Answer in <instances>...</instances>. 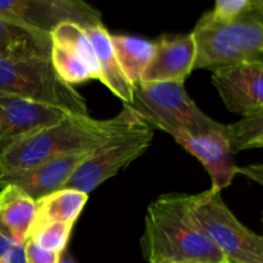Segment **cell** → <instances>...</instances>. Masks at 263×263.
Segmentation results:
<instances>
[{"mask_svg":"<svg viewBox=\"0 0 263 263\" xmlns=\"http://www.w3.org/2000/svg\"><path fill=\"white\" fill-rule=\"evenodd\" d=\"M140 118L126 105L110 120H95L89 115L67 116L4 152L0 156V176L32 168L67 154L94 151Z\"/></svg>","mask_w":263,"mask_h":263,"instance_id":"cell-1","label":"cell"},{"mask_svg":"<svg viewBox=\"0 0 263 263\" xmlns=\"http://www.w3.org/2000/svg\"><path fill=\"white\" fill-rule=\"evenodd\" d=\"M144 258L157 261H225L190 215L186 194H163L148 207L140 241Z\"/></svg>","mask_w":263,"mask_h":263,"instance_id":"cell-2","label":"cell"},{"mask_svg":"<svg viewBox=\"0 0 263 263\" xmlns=\"http://www.w3.org/2000/svg\"><path fill=\"white\" fill-rule=\"evenodd\" d=\"M190 33L197 48L193 71L263 61L262 0H252L251 7L231 21L205 13Z\"/></svg>","mask_w":263,"mask_h":263,"instance_id":"cell-3","label":"cell"},{"mask_svg":"<svg viewBox=\"0 0 263 263\" xmlns=\"http://www.w3.org/2000/svg\"><path fill=\"white\" fill-rule=\"evenodd\" d=\"M185 82H139L128 107L151 127L171 136L185 133L200 135L222 130V123L208 117L187 95Z\"/></svg>","mask_w":263,"mask_h":263,"instance_id":"cell-4","label":"cell"},{"mask_svg":"<svg viewBox=\"0 0 263 263\" xmlns=\"http://www.w3.org/2000/svg\"><path fill=\"white\" fill-rule=\"evenodd\" d=\"M190 215L226 261L263 263V238L240 222L225 204L221 190L187 195Z\"/></svg>","mask_w":263,"mask_h":263,"instance_id":"cell-5","label":"cell"},{"mask_svg":"<svg viewBox=\"0 0 263 263\" xmlns=\"http://www.w3.org/2000/svg\"><path fill=\"white\" fill-rule=\"evenodd\" d=\"M0 92L54 105L71 115H89L85 98L58 76L50 58H0Z\"/></svg>","mask_w":263,"mask_h":263,"instance_id":"cell-6","label":"cell"},{"mask_svg":"<svg viewBox=\"0 0 263 263\" xmlns=\"http://www.w3.org/2000/svg\"><path fill=\"white\" fill-rule=\"evenodd\" d=\"M153 135V127L140 118L92 151L74 170L64 187L90 194L99 185L143 156L151 146Z\"/></svg>","mask_w":263,"mask_h":263,"instance_id":"cell-7","label":"cell"},{"mask_svg":"<svg viewBox=\"0 0 263 263\" xmlns=\"http://www.w3.org/2000/svg\"><path fill=\"white\" fill-rule=\"evenodd\" d=\"M0 18L50 33L62 22L91 27L102 14L85 0H0Z\"/></svg>","mask_w":263,"mask_h":263,"instance_id":"cell-8","label":"cell"},{"mask_svg":"<svg viewBox=\"0 0 263 263\" xmlns=\"http://www.w3.org/2000/svg\"><path fill=\"white\" fill-rule=\"evenodd\" d=\"M69 115L54 105L0 92V156L41 128L61 122Z\"/></svg>","mask_w":263,"mask_h":263,"instance_id":"cell-9","label":"cell"},{"mask_svg":"<svg viewBox=\"0 0 263 263\" xmlns=\"http://www.w3.org/2000/svg\"><path fill=\"white\" fill-rule=\"evenodd\" d=\"M211 80L230 112L243 117L263 113V61L220 67Z\"/></svg>","mask_w":263,"mask_h":263,"instance_id":"cell-10","label":"cell"},{"mask_svg":"<svg viewBox=\"0 0 263 263\" xmlns=\"http://www.w3.org/2000/svg\"><path fill=\"white\" fill-rule=\"evenodd\" d=\"M91 152L67 154L37 164L32 168L0 176V187L14 185L33 200H37L50 193L64 189L74 170L90 156Z\"/></svg>","mask_w":263,"mask_h":263,"instance_id":"cell-11","label":"cell"},{"mask_svg":"<svg viewBox=\"0 0 263 263\" xmlns=\"http://www.w3.org/2000/svg\"><path fill=\"white\" fill-rule=\"evenodd\" d=\"M153 44V55L140 82H185L197 55L192 33L162 35Z\"/></svg>","mask_w":263,"mask_h":263,"instance_id":"cell-12","label":"cell"},{"mask_svg":"<svg viewBox=\"0 0 263 263\" xmlns=\"http://www.w3.org/2000/svg\"><path fill=\"white\" fill-rule=\"evenodd\" d=\"M222 130L210 131L200 135L180 133L172 138L177 144L186 149L192 156L199 159L212 179V187L221 190L228 187L238 172H241L233 161L228 140Z\"/></svg>","mask_w":263,"mask_h":263,"instance_id":"cell-13","label":"cell"},{"mask_svg":"<svg viewBox=\"0 0 263 263\" xmlns=\"http://www.w3.org/2000/svg\"><path fill=\"white\" fill-rule=\"evenodd\" d=\"M50 33L0 18V58L10 61L50 58Z\"/></svg>","mask_w":263,"mask_h":263,"instance_id":"cell-14","label":"cell"},{"mask_svg":"<svg viewBox=\"0 0 263 263\" xmlns=\"http://www.w3.org/2000/svg\"><path fill=\"white\" fill-rule=\"evenodd\" d=\"M94 48L102 81L116 97L122 100L123 105L133 102L134 86L123 74L112 44V35L108 32L103 23L85 28Z\"/></svg>","mask_w":263,"mask_h":263,"instance_id":"cell-15","label":"cell"},{"mask_svg":"<svg viewBox=\"0 0 263 263\" xmlns=\"http://www.w3.org/2000/svg\"><path fill=\"white\" fill-rule=\"evenodd\" d=\"M32 198L14 185L0 187V233L14 243L23 244L35 218Z\"/></svg>","mask_w":263,"mask_h":263,"instance_id":"cell-16","label":"cell"},{"mask_svg":"<svg viewBox=\"0 0 263 263\" xmlns=\"http://www.w3.org/2000/svg\"><path fill=\"white\" fill-rule=\"evenodd\" d=\"M87 199L89 194L86 193L64 187L35 200V218L31 230L45 223H74L81 215Z\"/></svg>","mask_w":263,"mask_h":263,"instance_id":"cell-17","label":"cell"},{"mask_svg":"<svg viewBox=\"0 0 263 263\" xmlns=\"http://www.w3.org/2000/svg\"><path fill=\"white\" fill-rule=\"evenodd\" d=\"M116 58L134 87L141 81L154 51L153 41L128 35H112Z\"/></svg>","mask_w":263,"mask_h":263,"instance_id":"cell-18","label":"cell"},{"mask_svg":"<svg viewBox=\"0 0 263 263\" xmlns=\"http://www.w3.org/2000/svg\"><path fill=\"white\" fill-rule=\"evenodd\" d=\"M50 37L53 44L67 46L73 53H76L77 57L90 69L92 79H100V71L94 48H92L91 41H90L84 27L74 22H68V21L62 22L53 28V31L50 32Z\"/></svg>","mask_w":263,"mask_h":263,"instance_id":"cell-19","label":"cell"},{"mask_svg":"<svg viewBox=\"0 0 263 263\" xmlns=\"http://www.w3.org/2000/svg\"><path fill=\"white\" fill-rule=\"evenodd\" d=\"M231 153L263 146V113L243 117L233 125H225L223 130Z\"/></svg>","mask_w":263,"mask_h":263,"instance_id":"cell-20","label":"cell"},{"mask_svg":"<svg viewBox=\"0 0 263 263\" xmlns=\"http://www.w3.org/2000/svg\"><path fill=\"white\" fill-rule=\"evenodd\" d=\"M50 61L58 76L72 86L94 80L86 64L67 46L53 44Z\"/></svg>","mask_w":263,"mask_h":263,"instance_id":"cell-21","label":"cell"},{"mask_svg":"<svg viewBox=\"0 0 263 263\" xmlns=\"http://www.w3.org/2000/svg\"><path fill=\"white\" fill-rule=\"evenodd\" d=\"M73 225L74 223L66 222L45 223V225L32 229L27 239L46 251L62 253L66 251Z\"/></svg>","mask_w":263,"mask_h":263,"instance_id":"cell-22","label":"cell"},{"mask_svg":"<svg viewBox=\"0 0 263 263\" xmlns=\"http://www.w3.org/2000/svg\"><path fill=\"white\" fill-rule=\"evenodd\" d=\"M252 4V0H216L211 14L220 21H231L243 14Z\"/></svg>","mask_w":263,"mask_h":263,"instance_id":"cell-23","label":"cell"},{"mask_svg":"<svg viewBox=\"0 0 263 263\" xmlns=\"http://www.w3.org/2000/svg\"><path fill=\"white\" fill-rule=\"evenodd\" d=\"M23 253L26 263H59L62 253L46 251L41 247L36 246L30 239L23 243Z\"/></svg>","mask_w":263,"mask_h":263,"instance_id":"cell-24","label":"cell"},{"mask_svg":"<svg viewBox=\"0 0 263 263\" xmlns=\"http://www.w3.org/2000/svg\"><path fill=\"white\" fill-rule=\"evenodd\" d=\"M8 263H26L25 262V253H23V244H15L10 249L8 254Z\"/></svg>","mask_w":263,"mask_h":263,"instance_id":"cell-25","label":"cell"},{"mask_svg":"<svg viewBox=\"0 0 263 263\" xmlns=\"http://www.w3.org/2000/svg\"><path fill=\"white\" fill-rule=\"evenodd\" d=\"M15 244L18 243H14L12 239H9L8 236H5L4 234L0 233V258L7 256V254L10 252V249H12Z\"/></svg>","mask_w":263,"mask_h":263,"instance_id":"cell-26","label":"cell"},{"mask_svg":"<svg viewBox=\"0 0 263 263\" xmlns=\"http://www.w3.org/2000/svg\"><path fill=\"white\" fill-rule=\"evenodd\" d=\"M59 263H76L73 258H72V256L69 254V252L64 251L62 252L61 254V259H59Z\"/></svg>","mask_w":263,"mask_h":263,"instance_id":"cell-27","label":"cell"},{"mask_svg":"<svg viewBox=\"0 0 263 263\" xmlns=\"http://www.w3.org/2000/svg\"><path fill=\"white\" fill-rule=\"evenodd\" d=\"M153 263H200V262H194V261H157Z\"/></svg>","mask_w":263,"mask_h":263,"instance_id":"cell-28","label":"cell"},{"mask_svg":"<svg viewBox=\"0 0 263 263\" xmlns=\"http://www.w3.org/2000/svg\"><path fill=\"white\" fill-rule=\"evenodd\" d=\"M9 254V253H8ZM8 254L7 256H4V257H2V258H0V263H8Z\"/></svg>","mask_w":263,"mask_h":263,"instance_id":"cell-29","label":"cell"},{"mask_svg":"<svg viewBox=\"0 0 263 263\" xmlns=\"http://www.w3.org/2000/svg\"><path fill=\"white\" fill-rule=\"evenodd\" d=\"M221 263H231V262H229V261H226V259H225V261H223V262H221Z\"/></svg>","mask_w":263,"mask_h":263,"instance_id":"cell-30","label":"cell"}]
</instances>
